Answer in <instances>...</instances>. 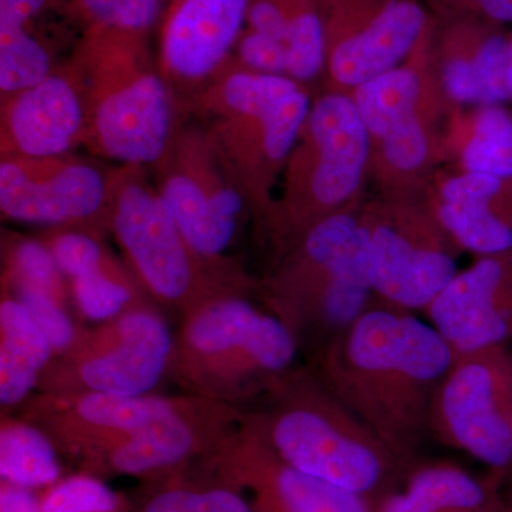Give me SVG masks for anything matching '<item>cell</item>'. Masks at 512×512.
I'll list each match as a JSON object with an SVG mask.
<instances>
[{"instance_id":"cell-1","label":"cell","mask_w":512,"mask_h":512,"mask_svg":"<svg viewBox=\"0 0 512 512\" xmlns=\"http://www.w3.org/2000/svg\"><path fill=\"white\" fill-rule=\"evenodd\" d=\"M454 357L429 320L376 301L313 365L330 392L412 467Z\"/></svg>"},{"instance_id":"cell-2","label":"cell","mask_w":512,"mask_h":512,"mask_svg":"<svg viewBox=\"0 0 512 512\" xmlns=\"http://www.w3.org/2000/svg\"><path fill=\"white\" fill-rule=\"evenodd\" d=\"M87 97L84 146L94 157L156 167L190 117L148 46V35L89 28L74 45Z\"/></svg>"},{"instance_id":"cell-3","label":"cell","mask_w":512,"mask_h":512,"mask_svg":"<svg viewBox=\"0 0 512 512\" xmlns=\"http://www.w3.org/2000/svg\"><path fill=\"white\" fill-rule=\"evenodd\" d=\"M261 402L242 421L299 473L376 504L409 471L315 373L299 369Z\"/></svg>"},{"instance_id":"cell-4","label":"cell","mask_w":512,"mask_h":512,"mask_svg":"<svg viewBox=\"0 0 512 512\" xmlns=\"http://www.w3.org/2000/svg\"><path fill=\"white\" fill-rule=\"evenodd\" d=\"M312 101L305 84L229 63L188 106L259 227L274 205Z\"/></svg>"},{"instance_id":"cell-5","label":"cell","mask_w":512,"mask_h":512,"mask_svg":"<svg viewBox=\"0 0 512 512\" xmlns=\"http://www.w3.org/2000/svg\"><path fill=\"white\" fill-rule=\"evenodd\" d=\"M248 291L211 296L185 313L171 370L195 396L229 406L261 402L298 372L292 330Z\"/></svg>"},{"instance_id":"cell-6","label":"cell","mask_w":512,"mask_h":512,"mask_svg":"<svg viewBox=\"0 0 512 512\" xmlns=\"http://www.w3.org/2000/svg\"><path fill=\"white\" fill-rule=\"evenodd\" d=\"M278 258L262 299L315 360L377 301L362 208L318 222Z\"/></svg>"},{"instance_id":"cell-7","label":"cell","mask_w":512,"mask_h":512,"mask_svg":"<svg viewBox=\"0 0 512 512\" xmlns=\"http://www.w3.org/2000/svg\"><path fill=\"white\" fill-rule=\"evenodd\" d=\"M372 154V138L349 93L328 89L312 101L262 227L278 256L313 225L357 207Z\"/></svg>"},{"instance_id":"cell-8","label":"cell","mask_w":512,"mask_h":512,"mask_svg":"<svg viewBox=\"0 0 512 512\" xmlns=\"http://www.w3.org/2000/svg\"><path fill=\"white\" fill-rule=\"evenodd\" d=\"M107 234L144 295L171 311L188 313L232 288L192 251L147 168H111Z\"/></svg>"},{"instance_id":"cell-9","label":"cell","mask_w":512,"mask_h":512,"mask_svg":"<svg viewBox=\"0 0 512 512\" xmlns=\"http://www.w3.org/2000/svg\"><path fill=\"white\" fill-rule=\"evenodd\" d=\"M151 170L158 192L192 251L224 284L251 288L248 276L228 255L251 211L229 180L201 124L188 117L163 160Z\"/></svg>"},{"instance_id":"cell-10","label":"cell","mask_w":512,"mask_h":512,"mask_svg":"<svg viewBox=\"0 0 512 512\" xmlns=\"http://www.w3.org/2000/svg\"><path fill=\"white\" fill-rule=\"evenodd\" d=\"M367 272L377 301L426 312L456 276L457 251L426 204L406 195L362 208Z\"/></svg>"},{"instance_id":"cell-11","label":"cell","mask_w":512,"mask_h":512,"mask_svg":"<svg viewBox=\"0 0 512 512\" xmlns=\"http://www.w3.org/2000/svg\"><path fill=\"white\" fill-rule=\"evenodd\" d=\"M175 338L161 315L138 303L93 330L56 356L42 377L43 393L148 394L173 363Z\"/></svg>"},{"instance_id":"cell-12","label":"cell","mask_w":512,"mask_h":512,"mask_svg":"<svg viewBox=\"0 0 512 512\" xmlns=\"http://www.w3.org/2000/svg\"><path fill=\"white\" fill-rule=\"evenodd\" d=\"M429 433L488 471H512V345L456 356L431 403Z\"/></svg>"},{"instance_id":"cell-13","label":"cell","mask_w":512,"mask_h":512,"mask_svg":"<svg viewBox=\"0 0 512 512\" xmlns=\"http://www.w3.org/2000/svg\"><path fill=\"white\" fill-rule=\"evenodd\" d=\"M329 90L350 93L410 59L426 42L419 0H325Z\"/></svg>"},{"instance_id":"cell-14","label":"cell","mask_w":512,"mask_h":512,"mask_svg":"<svg viewBox=\"0 0 512 512\" xmlns=\"http://www.w3.org/2000/svg\"><path fill=\"white\" fill-rule=\"evenodd\" d=\"M111 168L74 153L0 160V214L47 229L107 234Z\"/></svg>"},{"instance_id":"cell-15","label":"cell","mask_w":512,"mask_h":512,"mask_svg":"<svg viewBox=\"0 0 512 512\" xmlns=\"http://www.w3.org/2000/svg\"><path fill=\"white\" fill-rule=\"evenodd\" d=\"M237 410L217 400L188 397L177 412L104 450L82 471L100 478L130 476L148 483L187 476L195 464L210 466L235 430Z\"/></svg>"},{"instance_id":"cell-16","label":"cell","mask_w":512,"mask_h":512,"mask_svg":"<svg viewBox=\"0 0 512 512\" xmlns=\"http://www.w3.org/2000/svg\"><path fill=\"white\" fill-rule=\"evenodd\" d=\"M248 8L249 0H171L160 22L157 63L187 107L232 62Z\"/></svg>"},{"instance_id":"cell-17","label":"cell","mask_w":512,"mask_h":512,"mask_svg":"<svg viewBox=\"0 0 512 512\" xmlns=\"http://www.w3.org/2000/svg\"><path fill=\"white\" fill-rule=\"evenodd\" d=\"M187 399L151 394L43 393L28 404L26 420L45 430L59 451L77 458L83 467L134 431L177 412Z\"/></svg>"},{"instance_id":"cell-18","label":"cell","mask_w":512,"mask_h":512,"mask_svg":"<svg viewBox=\"0 0 512 512\" xmlns=\"http://www.w3.org/2000/svg\"><path fill=\"white\" fill-rule=\"evenodd\" d=\"M86 134V86L70 57L39 83L0 97V158L64 156Z\"/></svg>"},{"instance_id":"cell-19","label":"cell","mask_w":512,"mask_h":512,"mask_svg":"<svg viewBox=\"0 0 512 512\" xmlns=\"http://www.w3.org/2000/svg\"><path fill=\"white\" fill-rule=\"evenodd\" d=\"M424 315L456 356L512 345V251L478 256Z\"/></svg>"},{"instance_id":"cell-20","label":"cell","mask_w":512,"mask_h":512,"mask_svg":"<svg viewBox=\"0 0 512 512\" xmlns=\"http://www.w3.org/2000/svg\"><path fill=\"white\" fill-rule=\"evenodd\" d=\"M69 282L80 318L104 323L144 302L133 274L111 254L99 232L47 229L42 237Z\"/></svg>"},{"instance_id":"cell-21","label":"cell","mask_w":512,"mask_h":512,"mask_svg":"<svg viewBox=\"0 0 512 512\" xmlns=\"http://www.w3.org/2000/svg\"><path fill=\"white\" fill-rule=\"evenodd\" d=\"M510 181L460 170L440 181L426 205L460 251L505 254L512 251Z\"/></svg>"},{"instance_id":"cell-22","label":"cell","mask_w":512,"mask_h":512,"mask_svg":"<svg viewBox=\"0 0 512 512\" xmlns=\"http://www.w3.org/2000/svg\"><path fill=\"white\" fill-rule=\"evenodd\" d=\"M507 476L478 477L453 461L419 460L376 501L375 512H498Z\"/></svg>"},{"instance_id":"cell-23","label":"cell","mask_w":512,"mask_h":512,"mask_svg":"<svg viewBox=\"0 0 512 512\" xmlns=\"http://www.w3.org/2000/svg\"><path fill=\"white\" fill-rule=\"evenodd\" d=\"M423 45L407 62L349 93L372 144L414 117L436 109V96L441 89L436 87L437 77L427 66Z\"/></svg>"},{"instance_id":"cell-24","label":"cell","mask_w":512,"mask_h":512,"mask_svg":"<svg viewBox=\"0 0 512 512\" xmlns=\"http://www.w3.org/2000/svg\"><path fill=\"white\" fill-rule=\"evenodd\" d=\"M245 29L285 47L289 79L306 86L325 74V0H249Z\"/></svg>"},{"instance_id":"cell-25","label":"cell","mask_w":512,"mask_h":512,"mask_svg":"<svg viewBox=\"0 0 512 512\" xmlns=\"http://www.w3.org/2000/svg\"><path fill=\"white\" fill-rule=\"evenodd\" d=\"M49 9L62 10L60 0H0V96L39 83L62 63L36 30Z\"/></svg>"},{"instance_id":"cell-26","label":"cell","mask_w":512,"mask_h":512,"mask_svg":"<svg viewBox=\"0 0 512 512\" xmlns=\"http://www.w3.org/2000/svg\"><path fill=\"white\" fill-rule=\"evenodd\" d=\"M0 303V404L19 406L39 389L55 350L25 306L2 291Z\"/></svg>"},{"instance_id":"cell-27","label":"cell","mask_w":512,"mask_h":512,"mask_svg":"<svg viewBox=\"0 0 512 512\" xmlns=\"http://www.w3.org/2000/svg\"><path fill=\"white\" fill-rule=\"evenodd\" d=\"M55 441L32 421L3 419L0 476L6 483L39 491L63 478Z\"/></svg>"},{"instance_id":"cell-28","label":"cell","mask_w":512,"mask_h":512,"mask_svg":"<svg viewBox=\"0 0 512 512\" xmlns=\"http://www.w3.org/2000/svg\"><path fill=\"white\" fill-rule=\"evenodd\" d=\"M451 138L460 170L512 180V116L503 107H478Z\"/></svg>"},{"instance_id":"cell-29","label":"cell","mask_w":512,"mask_h":512,"mask_svg":"<svg viewBox=\"0 0 512 512\" xmlns=\"http://www.w3.org/2000/svg\"><path fill=\"white\" fill-rule=\"evenodd\" d=\"M244 493L220 478L200 480L188 474L153 481L137 504H131V512H256Z\"/></svg>"},{"instance_id":"cell-30","label":"cell","mask_w":512,"mask_h":512,"mask_svg":"<svg viewBox=\"0 0 512 512\" xmlns=\"http://www.w3.org/2000/svg\"><path fill=\"white\" fill-rule=\"evenodd\" d=\"M3 245L2 285L46 293L63 305L72 302L69 282L42 238H8Z\"/></svg>"},{"instance_id":"cell-31","label":"cell","mask_w":512,"mask_h":512,"mask_svg":"<svg viewBox=\"0 0 512 512\" xmlns=\"http://www.w3.org/2000/svg\"><path fill=\"white\" fill-rule=\"evenodd\" d=\"M62 12L83 30L100 28L148 35L171 0H60Z\"/></svg>"},{"instance_id":"cell-32","label":"cell","mask_w":512,"mask_h":512,"mask_svg":"<svg viewBox=\"0 0 512 512\" xmlns=\"http://www.w3.org/2000/svg\"><path fill=\"white\" fill-rule=\"evenodd\" d=\"M39 512H131V503L103 478L80 471L43 490Z\"/></svg>"},{"instance_id":"cell-33","label":"cell","mask_w":512,"mask_h":512,"mask_svg":"<svg viewBox=\"0 0 512 512\" xmlns=\"http://www.w3.org/2000/svg\"><path fill=\"white\" fill-rule=\"evenodd\" d=\"M2 291L8 292L25 306L36 325L49 339L55 350V357L66 353L82 335V330L77 328L73 316L70 315L69 306L63 305L52 296L32 289L9 288L3 285Z\"/></svg>"},{"instance_id":"cell-34","label":"cell","mask_w":512,"mask_h":512,"mask_svg":"<svg viewBox=\"0 0 512 512\" xmlns=\"http://www.w3.org/2000/svg\"><path fill=\"white\" fill-rule=\"evenodd\" d=\"M493 25L512 23V0H451Z\"/></svg>"},{"instance_id":"cell-35","label":"cell","mask_w":512,"mask_h":512,"mask_svg":"<svg viewBox=\"0 0 512 512\" xmlns=\"http://www.w3.org/2000/svg\"><path fill=\"white\" fill-rule=\"evenodd\" d=\"M0 512H39V494L29 488L2 481Z\"/></svg>"},{"instance_id":"cell-36","label":"cell","mask_w":512,"mask_h":512,"mask_svg":"<svg viewBox=\"0 0 512 512\" xmlns=\"http://www.w3.org/2000/svg\"><path fill=\"white\" fill-rule=\"evenodd\" d=\"M498 512H512V471L504 478L501 487V504Z\"/></svg>"},{"instance_id":"cell-37","label":"cell","mask_w":512,"mask_h":512,"mask_svg":"<svg viewBox=\"0 0 512 512\" xmlns=\"http://www.w3.org/2000/svg\"><path fill=\"white\" fill-rule=\"evenodd\" d=\"M508 87H510V97L512 100V35L510 36V62H508Z\"/></svg>"}]
</instances>
